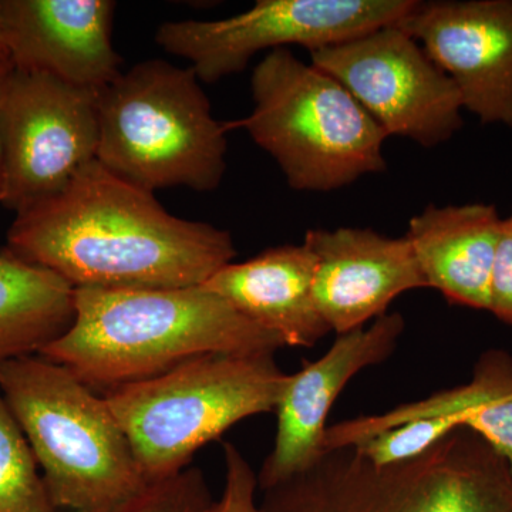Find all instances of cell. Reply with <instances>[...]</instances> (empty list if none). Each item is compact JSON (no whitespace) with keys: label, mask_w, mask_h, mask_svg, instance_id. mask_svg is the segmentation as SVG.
I'll list each match as a JSON object with an SVG mask.
<instances>
[{"label":"cell","mask_w":512,"mask_h":512,"mask_svg":"<svg viewBox=\"0 0 512 512\" xmlns=\"http://www.w3.org/2000/svg\"><path fill=\"white\" fill-rule=\"evenodd\" d=\"M3 252L74 289L200 286L237 255L228 231L175 217L154 192L97 160L55 197L16 215Z\"/></svg>","instance_id":"1"},{"label":"cell","mask_w":512,"mask_h":512,"mask_svg":"<svg viewBox=\"0 0 512 512\" xmlns=\"http://www.w3.org/2000/svg\"><path fill=\"white\" fill-rule=\"evenodd\" d=\"M284 340L202 286L76 289L69 330L40 352L104 393L210 355H275Z\"/></svg>","instance_id":"2"},{"label":"cell","mask_w":512,"mask_h":512,"mask_svg":"<svg viewBox=\"0 0 512 512\" xmlns=\"http://www.w3.org/2000/svg\"><path fill=\"white\" fill-rule=\"evenodd\" d=\"M0 394L60 512H120L148 481L104 394L40 355L0 367Z\"/></svg>","instance_id":"3"},{"label":"cell","mask_w":512,"mask_h":512,"mask_svg":"<svg viewBox=\"0 0 512 512\" xmlns=\"http://www.w3.org/2000/svg\"><path fill=\"white\" fill-rule=\"evenodd\" d=\"M261 494V512H512V470L477 433L457 427L389 466L352 446L329 448Z\"/></svg>","instance_id":"4"},{"label":"cell","mask_w":512,"mask_h":512,"mask_svg":"<svg viewBox=\"0 0 512 512\" xmlns=\"http://www.w3.org/2000/svg\"><path fill=\"white\" fill-rule=\"evenodd\" d=\"M200 83L191 67L160 59L121 73L99 93L96 160L150 192L217 190L227 171L232 123L212 116Z\"/></svg>","instance_id":"5"},{"label":"cell","mask_w":512,"mask_h":512,"mask_svg":"<svg viewBox=\"0 0 512 512\" xmlns=\"http://www.w3.org/2000/svg\"><path fill=\"white\" fill-rule=\"evenodd\" d=\"M254 110L244 127L296 191H333L386 170L387 134L338 80L288 49H276L251 76Z\"/></svg>","instance_id":"6"},{"label":"cell","mask_w":512,"mask_h":512,"mask_svg":"<svg viewBox=\"0 0 512 512\" xmlns=\"http://www.w3.org/2000/svg\"><path fill=\"white\" fill-rule=\"evenodd\" d=\"M289 375L275 355L197 357L104 393L148 483L190 467L239 421L275 412Z\"/></svg>","instance_id":"7"},{"label":"cell","mask_w":512,"mask_h":512,"mask_svg":"<svg viewBox=\"0 0 512 512\" xmlns=\"http://www.w3.org/2000/svg\"><path fill=\"white\" fill-rule=\"evenodd\" d=\"M99 93L8 63L0 76V204L22 214L96 160Z\"/></svg>","instance_id":"8"},{"label":"cell","mask_w":512,"mask_h":512,"mask_svg":"<svg viewBox=\"0 0 512 512\" xmlns=\"http://www.w3.org/2000/svg\"><path fill=\"white\" fill-rule=\"evenodd\" d=\"M416 0H258L218 20H175L157 29V45L183 57L202 83L244 72L252 57L288 45L309 52L394 25Z\"/></svg>","instance_id":"9"},{"label":"cell","mask_w":512,"mask_h":512,"mask_svg":"<svg viewBox=\"0 0 512 512\" xmlns=\"http://www.w3.org/2000/svg\"><path fill=\"white\" fill-rule=\"evenodd\" d=\"M311 63L343 84L387 137L436 147L463 126L456 84L396 23L315 50Z\"/></svg>","instance_id":"10"},{"label":"cell","mask_w":512,"mask_h":512,"mask_svg":"<svg viewBox=\"0 0 512 512\" xmlns=\"http://www.w3.org/2000/svg\"><path fill=\"white\" fill-rule=\"evenodd\" d=\"M396 25L453 80L463 109L512 130V0H416Z\"/></svg>","instance_id":"11"},{"label":"cell","mask_w":512,"mask_h":512,"mask_svg":"<svg viewBox=\"0 0 512 512\" xmlns=\"http://www.w3.org/2000/svg\"><path fill=\"white\" fill-rule=\"evenodd\" d=\"M404 326L400 313H384L369 328L342 333L320 359L289 375L275 410V444L256 474L259 491L284 483L318 460L333 403L360 370L392 355Z\"/></svg>","instance_id":"12"},{"label":"cell","mask_w":512,"mask_h":512,"mask_svg":"<svg viewBox=\"0 0 512 512\" xmlns=\"http://www.w3.org/2000/svg\"><path fill=\"white\" fill-rule=\"evenodd\" d=\"M111 0H0L12 66L101 92L121 73Z\"/></svg>","instance_id":"13"},{"label":"cell","mask_w":512,"mask_h":512,"mask_svg":"<svg viewBox=\"0 0 512 512\" xmlns=\"http://www.w3.org/2000/svg\"><path fill=\"white\" fill-rule=\"evenodd\" d=\"M303 244L316 259V308L338 335L384 315L402 293L427 288L406 237L367 228L311 229Z\"/></svg>","instance_id":"14"},{"label":"cell","mask_w":512,"mask_h":512,"mask_svg":"<svg viewBox=\"0 0 512 512\" xmlns=\"http://www.w3.org/2000/svg\"><path fill=\"white\" fill-rule=\"evenodd\" d=\"M315 268V255L305 244L279 245L222 266L200 286L275 333L286 348H312L330 332L313 299Z\"/></svg>","instance_id":"15"},{"label":"cell","mask_w":512,"mask_h":512,"mask_svg":"<svg viewBox=\"0 0 512 512\" xmlns=\"http://www.w3.org/2000/svg\"><path fill=\"white\" fill-rule=\"evenodd\" d=\"M501 221L490 204L429 205L413 217L404 237L427 288L448 302L488 311Z\"/></svg>","instance_id":"16"},{"label":"cell","mask_w":512,"mask_h":512,"mask_svg":"<svg viewBox=\"0 0 512 512\" xmlns=\"http://www.w3.org/2000/svg\"><path fill=\"white\" fill-rule=\"evenodd\" d=\"M76 289L42 266L0 254V367L40 355L72 326Z\"/></svg>","instance_id":"17"},{"label":"cell","mask_w":512,"mask_h":512,"mask_svg":"<svg viewBox=\"0 0 512 512\" xmlns=\"http://www.w3.org/2000/svg\"><path fill=\"white\" fill-rule=\"evenodd\" d=\"M512 390V357L503 350H488L478 360L470 383L433 394L419 402L402 404L390 412L340 421L326 429L323 450L355 446L407 421L456 417ZM463 427V426H461Z\"/></svg>","instance_id":"18"},{"label":"cell","mask_w":512,"mask_h":512,"mask_svg":"<svg viewBox=\"0 0 512 512\" xmlns=\"http://www.w3.org/2000/svg\"><path fill=\"white\" fill-rule=\"evenodd\" d=\"M0 512H60L25 434L0 394Z\"/></svg>","instance_id":"19"},{"label":"cell","mask_w":512,"mask_h":512,"mask_svg":"<svg viewBox=\"0 0 512 512\" xmlns=\"http://www.w3.org/2000/svg\"><path fill=\"white\" fill-rule=\"evenodd\" d=\"M457 427L456 417L412 420L352 447L376 466H389L421 456Z\"/></svg>","instance_id":"20"},{"label":"cell","mask_w":512,"mask_h":512,"mask_svg":"<svg viewBox=\"0 0 512 512\" xmlns=\"http://www.w3.org/2000/svg\"><path fill=\"white\" fill-rule=\"evenodd\" d=\"M214 503L204 471L190 466L174 476L148 484L120 512H211Z\"/></svg>","instance_id":"21"},{"label":"cell","mask_w":512,"mask_h":512,"mask_svg":"<svg viewBox=\"0 0 512 512\" xmlns=\"http://www.w3.org/2000/svg\"><path fill=\"white\" fill-rule=\"evenodd\" d=\"M225 481L211 512H261L256 500L258 480L247 458L235 444L224 443Z\"/></svg>","instance_id":"22"},{"label":"cell","mask_w":512,"mask_h":512,"mask_svg":"<svg viewBox=\"0 0 512 512\" xmlns=\"http://www.w3.org/2000/svg\"><path fill=\"white\" fill-rule=\"evenodd\" d=\"M461 426L487 441L512 470V390L464 414Z\"/></svg>","instance_id":"23"},{"label":"cell","mask_w":512,"mask_h":512,"mask_svg":"<svg viewBox=\"0 0 512 512\" xmlns=\"http://www.w3.org/2000/svg\"><path fill=\"white\" fill-rule=\"evenodd\" d=\"M488 311L512 325V211L501 221L490 282Z\"/></svg>","instance_id":"24"},{"label":"cell","mask_w":512,"mask_h":512,"mask_svg":"<svg viewBox=\"0 0 512 512\" xmlns=\"http://www.w3.org/2000/svg\"><path fill=\"white\" fill-rule=\"evenodd\" d=\"M0 50H5V42H3V23L2 16H0ZM6 52V50H5Z\"/></svg>","instance_id":"25"},{"label":"cell","mask_w":512,"mask_h":512,"mask_svg":"<svg viewBox=\"0 0 512 512\" xmlns=\"http://www.w3.org/2000/svg\"><path fill=\"white\" fill-rule=\"evenodd\" d=\"M3 170H2V151H0V195H2Z\"/></svg>","instance_id":"26"},{"label":"cell","mask_w":512,"mask_h":512,"mask_svg":"<svg viewBox=\"0 0 512 512\" xmlns=\"http://www.w3.org/2000/svg\"><path fill=\"white\" fill-rule=\"evenodd\" d=\"M8 60V55H6L5 50H0V64Z\"/></svg>","instance_id":"27"},{"label":"cell","mask_w":512,"mask_h":512,"mask_svg":"<svg viewBox=\"0 0 512 512\" xmlns=\"http://www.w3.org/2000/svg\"><path fill=\"white\" fill-rule=\"evenodd\" d=\"M8 63H9V59H8V60H5V62H3L2 64H0V76H2L3 70H5V69H6V66H8Z\"/></svg>","instance_id":"28"}]
</instances>
